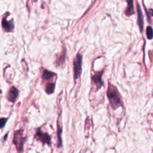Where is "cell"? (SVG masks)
Segmentation results:
<instances>
[{"label": "cell", "mask_w": 153, "mask_h": 153, "mask_svg": "<svg viewBox=\"0 0 153 153\" xmlns=\"http://www.w3.org/2000/svg\"><path fill=\"white\" fill-rule=\"evenodd\" d=\"M2 26L4 28V29L7 32L12 31L14 27L13 20L11 22H8L6 20V17H4L2 20Z\"/></svg>", "instance_id": "cell-7"}, {"label": "cell", "mask_w": 153, "mask_h": 153, "mask_svg": "<svg viewBox=\"0 0 153 153\" xmlns=\"http://www.w3.org/2000/svg\"><path fill=\"white\" fill-rule=\"evenodd\" d=\"M146 36L148 39H151L152 38V29L151 26H148L146 30Z\"/></svg>", "instance_id": "cell-13"}, {"label": "cell", "mask_w": 153, "mask_h": 153, "mask_svg": "<svg viewBox=\"0 0 153 153\" xmlns=\"http://www.w3.org/2000/svg\"><path fill=\"white\" fill-rule=\"evenodd\" d=\"M65 53H63V54L62 53L60 57L57 59V65H60L63 63V62L65 60Z\"/></svg>", "instance_id": "cell-14"}, {"label": "cell", "mask_w": 153, "mask_h": 153, "mask_svg": "<svg viewBox=\"0 0 153 153\" xmlns=\"http://www.w3.org/2000/svg\"><path fill=\"white\" fill-rule=\"evenodd\" d=\"M25 137L23 135V132L22 130L16 131L14 133L13 142L15 144L16 148L17 149L18 151L21 152L23 151V144L25 141Z\"/></svg>", "instance_id": "cell-2"}, {"label": "cell", "mask_w": 153, "mask_h": 153, "mask_svg": "<svg viewBox=\"0 0 153 153\" xmlns=\"http://www.w3.org/2000/svg\"><path fill=\"white\" fill-rule=\"evenodd\" d=\"M0 93H1V92H0Z\"/></svg>", "instance_id": "cell-16"}, {"label": "cell", "mask_w": 153, "mask_h": 153, "mask_svg": "<svg viewBox=\"0 0 153 153\" xmlns=\"http://www.w3.org/2000/svg\"><path fill=\"white\" fill-rule=\"evenodd\" d=\"M18 94H19L18 90L16 87H13L11 88V89L10 90V91L8 92V94L7 96V99L8 100H10L12 102H14L16 100V99H17Z\"/></svg>", "instance_id": "cell-6"}, {"label": "cell", "mask_w": 153, "mask_h": 153, "mask_svg": "<svg viewBox=\"0 0 153 153\" xmlns=\"http://www.w3.org/2000/svg\"><path fill=\"white\" fill-rule=\"evenodd\" d=\"M35 137L38 140L41 141L43 144H50L51 138L49 134L47 133H42L41 131L40 128H38L36 132V134Z\"/></svg>", "instance_id": "cell-4"}, {"label": "cell", "mask_w": 153, "mask_h": 153, "mask_svg": "<svg viewBox=\"0 0 153 153\" xmlns=\"http://www.w3.org/2000/svg\"><path fill=\"white\" fill-rule=\"evenodd\" d=\"M54 88H55V84L53 82H50L46 84L45 90L47 94H50L54 92Z\"/></svg>", "instance_id": "cell-11"}, {"label": "cell", "mask_w": 153, "mask_h": 153, "mask_svg": "<svg viewBox=\"0 0 153 153\" xmlns=\"http://www.w3.org/2000/svg\"><path fill=\"white\" fill-rule=\"evenodd\" d=\"M62 133V128L59 127L57 124V137H58V147H60L62 146V138H61V134Z\"/></svg>", "instance_id": "cell-12"}, {"label": "cell", "mask_w": 153, "mask_h": 153, "mask_svg": "<svg viewBox=\"0 0 153 153\" xmlns=\"http://www.w3.org/2000/svg\"><path fill=\"white\" fill-rule=\"evenodd\" d=\"M137 21L138 24L140 29V31H142L143 28V16L140 7V5L139 4H137Z\"/></svg>", "instance_id": "cell-8"}, {"label": "cell", "mask_w": 153, "mask_h": 153, "mask_svg": "<svg viewBox=\"0 0 153 153\" xmlns=\"http://www.w3.org/2000/svg\"><path fill=\"white\" fill-rule=\"evenodd\" d=\"M127 8L126 11V14L127 16H130L132 14L134 13L133 0H127Z\"/></svg>", "instance_id": "cell-9"}, {"label": "cell", "mask_w": 153, "mask_h": 153, "mask_svg": "<svg viewBox=\"0 0 153 153\" xmlns=\"http://www.w3.org/2000/svg\"><path fill=\"white\" fill-rule=\"evenodd\" d=\"M56 75L55 73L45 69L43 71V73L42 75V78L44 80H47V79H50V78H53L54 76H56Z\"/></svg>", "instance_id": "cell-10"}, {"label": "cell", "mask_w": 153, "mask_h": 153, "mask_svg": "<svg viewBox=\"0 0 153 153\" xmlns=\"http://www.w3.org/2000/svg\"><path fill=\"white\" fill-rule=\"evenodd\" d=\"M103 72H97L94 75L91 76V79L93 82L96 85L97 89H99L102 85V75Z\"/></svg>", "instance_id": "cell-5"}, {"label": "cell", "mask_w": 153, "mask_h": 153, "mask_svg": "<svg viewBox=\"0 0 153 153\" xmlns=\"http://www.w3.org/2000/svg\"><path fill=\"white\" fill-rule=\"evenodd\" d=\"M107 96L110 104L114 109H117L121 106V96L117 88L110 83L109 84L108 88Z\"/></svg>", "instance_id": "cell-1"}, {"label": "cell", "mask_w": 153, "mask_h": 153, "mask_svg": "<svg viewBox=\"0 0 153 153\" xmlns=\"http://www.w3.org/2000/svg\"><path fill=\"white\" fill-rule=\"evenodd\" d=\"M82 56L80 54H77L76 59L74 62V78L76 80L81 75L82 68Z\"/></svg>", "instance_id": "cell-3"}, {"label": "cell", "mask_w": 153, "mask_h": 153, "mask_svg": "<svg viewBox=\"0 0 153 153\" xmlns=\"http://www.w3.org/2000/svg\"><path fill=\"white\" fill-rule=\"evenodd\" d=\"M7 118H0V128H2L5 126L7 122Z\"/></svg>", "instance_id": "cell-15"}]
</instances>
